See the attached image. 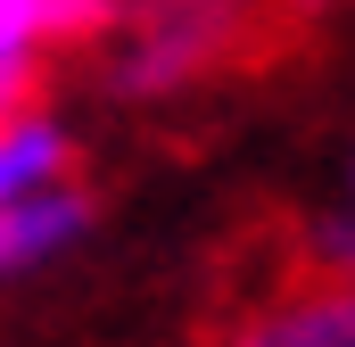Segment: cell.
I'll use <instances>...</instances> for the list:
<instances>
[{
  "label": "cell",
  "mask_w": 355,
  "mask_h": 347,
  "mask_svg": "<svg viewBox=\"0 0 355 347\" xmlns=\"http://www.w3.org/2000/svg\"><path fill=\"white\" fill-rule=\"evenodd\" d=\"M223 33V17L215 8H166V17H141V33H132V50H124V83H174L182 67H198L207 58V42Z\"/></svg>",
  "instance_id": "5"
},
{
  "label": "cell",
  "mask_w": 355,
  "mask_h": 347,
  "mask_svg": "<svg viewBox=\"0 0 355 347\" xmlns=\"http://www.w3.org/2000/svg\"><path fill=\"white\" fill-rule=\"evenodd\" d=\"M339 198H355V158H347V190H339Z\"/></svg>",
  "instance_id": "7"
},
{
  "label": "cell",
  "mask_w": 355,
  "mask_h": 347,
  "mask_svg": "<svg viewBox=\"0 0 355 347\" xmlns=\"http://www.w3.org/2000/svg\"><path fill=\"white\" fill-rule=\"evenodd\" d=\"M223 347H355V281H314L257 306Z\"/></svg>",
  "instance_id": "4"
},
{
  "label": "cell",
  "mask_w": 355,
  "mask_h": 347,
  "mask_svg": "<svg viewBox=\"0 0 355 347\" xmlns=\"http://www.w3.org/2000/svg\"><path fill=\"white\" fill-rule=\"evenodd\" d=\"M314 264H322L331 281H355V198L322 207V223H314Z\"/></svg>",
  "instance_id": "6"
},
{
  "label": "cell",
  "mask_w": 355,
  "mask_h": 347,
  "mask_svg": "<svg viewBox=\"0 0 355 347\" xmlns=\"http://www.w3.org/2000/svg\"><path fill=\"white\" fill-rule=\"evenodd\" d=\"M75 182V124L50 108H17L0 116V215L25 198H50Z\"/></svg>",
  "instance_id": "2"
},
{
  "label": "cell",
  "mask_w": 355,
  "mask_h": 347,
  "mask_svg": "<svg viewBox=\"0 0 355 347\" xmlns=\"http://www.w3.org/2000/svg\"><path fill=\"white\" fill-rule=\"evenodd\" d=\"M83 240H91V190L83 182L8 207V215H0V289L25 281V273H42V264H58V257H75Z\"/></svg>",
  "instance_id": "3"
},
{
  "label": "cell",
  "mask_w": 355,
  "mask_h": 347,
  "mask_svg": "<svg viewBox=\"0 0 355 347\" xmlns=\"http://www.w3.org/2000/svg\"><path fill=\"white\" fill-rule=\"evenodd\" d=\"M107 25L116 0H0V116L33 108V83Z\"/></svg>",
  "instance_id": "1"
}]
</instances>
